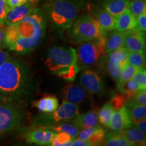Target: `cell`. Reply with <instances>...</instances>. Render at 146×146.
Wrapping results in <instances>:
<instances>
[{"label": "cell", "instance_id": "obj_34", "mask_svg": "<svg viewBox=\"0 0 146 146\" xmlns=\"http://www.w3.org/2000/svg\"><path fill=\"white\" fill-rule=\"evenodd\" d=\"M127 63L125 64H113L110 62H108L107 70L108 72L114 79L118 80L119 78L120 74L125 68V66Z\"/></svg>", "mask_w": 146, "mask_h": 146}, {"label": "cell", "instance_id": "obj_5", "mask_svg": "<svg viewBox=\"0 0 146 146\" xmlns=\"http://www.w3.org/2000/svg\"><path fill=\"white\" fill-rule=\"evenodd\" d=\"M75 20L70 31L71 40L73 43H81L106 36V31L91 16L83 15Z\"/></svg>", "mask_w": 146, "mask_h": 146}, {"label": "cell", "instance_id": "obj_33", "mask_svg": "<svg viewBox=\"0 0 146 146\" xmlns=\"http://www.w3.org/2000/svg\"><path fill=\"white\" fill-rule=\"evenodd\" d=\"M145 55L141 53L138 52H130L127 58V63L129 64L135 66L137 67H142L145 64Z\"/></svg>", "mask_w": 146, "mask_h": 146}, {"label": "cell", "instance_id": "obj_31", "mask_svg": "<svg viewBox=\"0 0 146 146\" xmlns=\"http://www.w3.org/2000/svg\"><path fill=\"white\" fill-rule=\"evenodd\" d=\"M126 100L127 106L131 108L136 105L146 104V89H139L133 98Z\"/></svg>", "mask_w": 146, "mask_h": 146}, {"label": "cell", "instance_id": "obj_19", "mask_svg": "<svg viewBox=\"0 0 146 146\" xmlns=\"http://www.w3.org/2000/svg\"><path fill=\"white\" fill-rule=\"evenodd\" d=\"M132 145H145V133H143L137 127H131L120 131Z\"/></svg>", "mask_w": 146, "mask_h": 146}, {"label": "cell", "instance_id": "obj_14", "mask_svg": "<svg viewBox=\"0 0 146 146\" xmlns=\"http://www.w3.org/2000/svg\"><path fill=\"white\" fill-rule=\"evenodd\" d=\"M91 16L106 31L115 30L116 18L103 8H94L91 11Z\"/></svg>", "mask_w": 146, "mask_h": 146}, {"label": "cell", "instance_id": "obj_36", "mask_svg": "<svg viewBox=\"0 0 146 146\" xmlns=\"http://www.w3.org/2000/svg\"><path fill=\"white\" fill-rule=\"evenodd\" d=\"M127 98L124 94H117L112 98L111 101L110 102V104L112 105L114 110H118L120 108L123 106L124 104L126 102Z\"/></svg>", "mask_w": 146, "mask_h": 146}, {"label": "cell", "instance_id": "obj_26", "mask_svg": "<svg viewBox=\"0 0 146 146\" xmlns=\"http://www.w3.org/2000/svg\"><path fill=\"white\" fill-rule=\"evenodd\" d=\"M50 129H52L56 133L64 132L67 133L72 139L76 138L80 132V129L78 127H76L75 125L66 123H62L59 125L51 127H50Z\"/></svg>", "mask_w": 146, "mask_h": 146}, {"label": "cell", "instance_id": "obj_7", "mask_svg": "<svg viewBox=\"0 0 146 146\" xmlns=\"http://www.w3.org/2000/svg\"><path fill=\"white\" fill-rule=\"evenodd\" d=\"M21 114L16 108L0 104V135L13 130L21 124Z\"/></svg>", "mask_w": 146, "mask_h": 146}, {"label": "cell", "instance_id": "obj_10", "mask_svg": "<svg viewBox=\"0 0 146 146\" xmlns=\"http://www.w3.org/2000/svg\"><path fill=\"white\" fill-rule=\"evenodd\" d=\"M132 124L133 122L128 108L125 106H123L113 113L109 128L114 132H120L124 129L131 127Z\"/></svg>", "mask_w": 146, "mask_h": 146}, {"label": "cell", "instance_id": "obj_23", "mask_svg": "<svg viewBox=\"0 0 146 146\" xmlns=\"http://www.w3.org/2000/svg\"><path fill=\"white\" fill-rule=\"evenodd\" d=\"M129 52L125 47L108 53V60L113 64H125L127 63V58Z\"/></svg>", "mask_w": 146, "mask_h": 146}, {"label": "cell", "instance_id": "obj_21", "mask_svg": "<svg viewBox=\"0 0 146 146\" xmlns=\"http://www.w3.org/2000/svg\"><path fill=\"white\" fill-rule=\"evenodd\" d=\"M33 104L41 112L52 113L57 110L59 104L56 97L47 96L39 100V101L34 102Z\"/></svg>", "mask_w": 146, "mask_h": 146}, {"label": "cell", "instance_id": "obj_3", "mask_svg": "<svg viewBox=\"0 0 146 146\" xmlns=\"http://www.w3.org/2000/svg\"><path fill=\"white\" fill-rule=\"evenodd\" d=\"M45 65L51 72L69 81H72L75 78L79 70L76 52L72 47L50 48Z\"/></svg>", "mask_w": 146, "mask_h": 146}, {"label": "cell", "instance_id": "obj_20", "mask_svg": "<svg viewBox=\"0 0 146 146\" xmlns=\"http://www.w3.org/2000/svg\"><path fill=\"white\" fill-rule=\"evenodd\" d=\"M125 32L118 31L113 33L106 39L105 50L106 53L112 52L123 47L124 40H125Z\"/></svg>", "mask_w": 146, "mask_h": 146}, {"label": "cell", "instance_id": "obj_24", "mask_svg": "<svg viewBox=\"0 0 146 146\" xmlns=\"http://www.w3.org/2000/svg\"><path fill=\"white\" fill-rule=\"evenodd\" d=\"M114 111V109L113 108L112 105L110 104V102H108L100 109L99 112L98 113V121L106 127H109L111 118Z\"/></svg>", "mask_w": 146, "mask_h": 146}, {"label": "cell", "instance_id": "obj_6", "mask_svg": "<svg viewBox=\"0 0 146 146\" xmlns=\"http://www.w3.org/2000/svg\"><path fill=\"white\" fill-rule=\"evenodd\" d=\"M106 36L97 38L81 43L76 55L77 61L84 66L100 63L106 56Z\"/></svg>", "mask_w": 146, "mask_h": 146}, {"label": "cell", "instance_id": "obj_8", "mask_svg": "<svg viewBox=\"0 0 146 146\" xmlns=\"http://www.w3.org/2000/svg\"><path fill=\"white\" fill-rule=\"evenodd\" d=\"M123 47L130 52L145 54V41L143 31L137 28L126 31Z\"/></svg>", "mask_w": 146, "mask_h": 146}, {"label": "cell", "instance_id": "obj_11", "mask_svg": "<svg viewBox=\"0 0 146 146\" xmlns=\"http://www.w3.org/2000/svg\"><path fill=\"white\" fill-rule=\"evenodd\" d=\"M79 113V109L76 104L64 101L52 114L49 115L54 122H66L72 119Z\"/></svg>", "mask_w": 146, "mask_h": 146}, {"label": "cell", "instance_id": "obj_44", "mask_svg": "<svg viewBox=\"0 0 146 146\" xmlns=\"http://www.w3.org/2000/svg\"><path fill=\"white\" fill-rule=\"evenodd\" d=\"M4 36H5L4 31H3V29H1V28H0V43L2 41L3 38H4Z\"/></svg>", "mask_w": 146, "mask_h": 146}, {"label": "cell", "instance_id": "obj_12", "mask_svg": "<svg viewBox=\"0 0 146 146\" xmlns=\"http://www.w3.org/2000/svg\"><path fill=\"white\" fill-rule=\"evenodd\" d=\"M56 133L47 129H36L29 133L27 137V141L29 143L39 145H51L52 140Z\"/></svg>", "mask_w": 146, "mask_h": 146}, {"label": "cell", "instance_id": "obj_30", "mask_svg": "<svg viewBox=\"0 0 146 146\" xmlns=\"http://www.w3.org/2000/svg\"><path fill=\"white\" fill-rule=\"evenodd\" d=\"M105 131L102 128L98 126L96 131L91 134V135L87 139V140L92 145H100L102 143H105Z\"/></svg>", "mask_w": 146, "mask_h": 146}, {"label": "cell", "instance_id": "obj_45", "mask_svg": "<svg viewBox=\"0 0 146 146\" xmlns=\"http://www.w3.org/2000/svg\"><path fill=\"white\" fill-rule=\"evenodd\" d=\"M5 100H6V98L3 96L2 94L1 93V91H0V104L5 103Z\"/></svg>", "mask_w": 146, "mask_h": 146}, {"label": "cell", "instance_id": "obj_15", "mask_svg": "<svg viewBox=\"0 0 146 146\" xmlns=\"http://www.w3.org/2000/svg\"><path fill=\"white\" fill-rule=\"evenodd\" d=\"M63 95L67 102L78 104L84 101L87 96L85 88L74 84H67L63 88Z\"/></svg>", "mask_w": 146, "mask_h": 146}, {"label": "cell", "instance_id": "obj_9", "mask_svg": "<svg viewBox=\"0 0 146 146\" xmlns=\"http://www.w3.org/2000/svg\"><path fill=\"white\" fill-rule=\"evenodd\" d=\"M81 83L83 87L91 94L101 92L104 87L102 78L98 73L91 70L83 72L81 76Z\"/></svg>", "mask_w": 146, "mask_h": 146}, {"label": "cell", "instance_id": "obj_35", "mask_svg": "<svg viewBox=\"0 0 146 146\" xmlns=\"http://www.w3.org/2000/svg\"><path fill=\"white\" fill-rule=\"evenodd\" d=\"M133 79L137 83L139 89H146V72L143 68H140L134 74Z\"/></svg>", "mask_w": 146, "mask_h": 146}, {"label": "cell", "instance_id": "obj_4", "mask_svg": "<svg viewBox=\"0 0 146 146\" xmlns=\"http://www.w3.org/2000/svg\"><path fill=\"white\" fill-rule=\"evenodd\" d=\"M78 12V5L70 0H52L47 5V16L53 25L60 29L72 27Z\"/></svg>", "mask_w": 146, "mask_h": 146}, {"label": "cell", "instance_id": "obj_41", "mask_svg": "<svg viewBox=\"0 0 146 146\" xmlns=\"http://www.w3.org/2000/svg\"><path fill=\"white\" fill-rule=\"evenodd\" d=\"M28 1L29 0H7V4L10 8H12L18 5H23L28 2Z\"/></svg>", "mask_w": 146, "mask_h": 146}, {"label": "cell", "instance_id": "obj_17", "mask_svg": "<svg viewBox=\"0 0 146 146\" xmlns=\"http://www.w3.org/2000/svg\"><path fill=\"white\" fill-rule=\"evenodd\" d=\"M129 0H103L102 7L116 18L129 8Z\"/></svg>", "mask_w": 146, "mask_h": 146}, {"label": "cell", "instance_id": "obj_27", "mask_svg": "<svg viewBox=\"0 0 146 146\" xmlns=\"http://www.w3.org/2000/svg\"><path fill=\"white\" fill-rule=\"evenodd\" d=\"M129 115L135 124L138 123L141 120L146 118V106L145 105H136L128 109Z\"/></svg>", "mask_w": 146, "mask_h": 146}, {"label": "cell", "instance_id": "obj_16", "mask_svg": "<svg viewBox=\"0 0 146 146\" xmlns=\"http://www.w3.org/2000/svg\"><path fill=\"white\" fill-rule=\"evenodd\" d=\"M115 18V30H117L118 31L126 32L136 28L137 19L130 12L129 8Z\"/></svg>", "mask_w": 146, "mask_h": 146}, {"label": "cell", "instance_id": "obj_39", "mask_svg": "<svg viewBox=\"0 0 146 146\" xmlns=\"http://www.w3.org/2000/svg\"><path fill=\"white\" fill-rule=\"evenodd\" d=\"M136 28L142 31H145L146 29V13L142 14L137 18Z\"/></svg>", "mask_w": 146, "mask_h": 146}, {"label": "cell", "instance_id": "obj_32", "mask_svg": "<svg viewBox=\"0 0 146 146\" xmlns=\"http://www.w3.org/2000/svg\"><path fill=\"white\" fill-rule=\"evenodd\" d=\"M73 139L67 133L60 132L56 133L51 145L53 146H66L70 145Z\"/></svg>", "mask_w": 146, "mask_h": 146}, {"label": "cell", "instance_id": "obj_22", "mask_svg": "<svg viewBox=\"0 0 146 146\" xmlns=\"http://www.w3.org/2000/svg\"><path fill=\"white\" fill-rule=\"evenodd\" d=\"M108 146H131L125 137L120 132L109 133L105 137V144Z\"/></svg>", "mask_w": 146, "mask_h": 146}, {"label": "cell", "instance_id": "obj_18", "mask_svg": "<svg viewBox=\"0 0 146 146\" xmlns=\"http://www.w3.org/2000/svg\"><path fill=\"white\" fill-rule=\"evenodd\" d=\"M73 124L80 129L98 126V113L94 110L78 115L74 120Z\"/></svg>", "mask_w": 146, "mask_h": 146}, {"label": "cell", "instance_id": "obj_43", "mask_svg": "<svg viewBox=\"0 0 146 146\" xmlns=\"http://www.w3.org/2000/svg\"><path fill=\"white\" fill-rule=\"evenodd\" d=\"M137 127L140 131H142L143 133H146V121L145 119H143L141 120L140 122H139L138 123L136 124Z\"/></svg>", "mask_w": 146, "mask_h": 146}, {"label": "cell", "instance_id": "obj_42", "mask_svg": "<svg viewBox=\"0 0 146 146\" xmlns=\"http://www.w3.org/2000/svg\"><path fill=\"white\" fill-rule=\"evenodd\" d=\"M9 58H10V56H9L8 53L4 52V51L0 50V66L3 62H5Z\"/></svg>", "mask_w": 146, "mask_h": 146}, {"label": "cell", "instance_id": "obj_37", "mask_svg": "<svg viewBox=\"0 0 146 146\" xmlns=\"http://www.w3.org/2000/svg\"><path fill=\"white\" fill-rule=\"evenodd\" d=\"M10 8L7 4V0H0V25L5 23Z\"/></svg>", "mask_w": 146, "mask_h": 146}, {"label": "cell", "instance_id": "obj_28", "mask_svg": "<svg viewBox=\"0 0 146 146\" xmlns=\"http://www.w3.org/2000/svg\"><path fill=\"white\" fill-rule=\"evenodd\" d=\"M129 10L137 19L146 12L145 0H129Z\"/></svg>", "mask_w": 146, "mask_h": 146}, {"label": "cell", "instance_id": "obj_2", "mask_svg": "<svg viewBox=\"0 0 146 146\" xmlns=\"http://www.w3.org/2000/svg\"><path fill=\"white\" fill-rule=\"evenodd\" d=\"M28 78L27 68L18 60L9 58L0 66V91L6 100L21 95Z\"/></svg>", "mask_w": 146, "mask_h": 146}, {"label": "cell", "instance_id": "obj_13", "mask_svg": "<svg viewBox=\"0 0 146 146\" xmlns=\"http://www.w3.org/2000/svg\"><path fill=\"white\" fill-rule=\"evenodd\" d=\"M33 10V5L30 2H27L23 5L10 8L5 23L8 26L14 25L31 14Z\"/></svg>", "mask_w": 146, "mask_h": 146}, {"label": "cell", "instance_id": "obj_38", "mask_svg": "<svg viewBox=\"0 0 146 146\" xmlns=\"http://www.w3.org/2000/svg\"><path fill=\"white\" fill-rule=\"evenodd\" d=\"M98 126L94 127H90V128H85V129H82L81 131H80L78 135V138L81 139H85L87 140L89 137L93 133L96 131Z\"/></svg>", "mask_w": 146, "mask_h": 146}, {"label": "cell", "instance_id": "obj_29", "mask_svg": "<svg viewBox=\"0 0 146 146\" xmlns=\"http://www.w3.org/2000/svg\"><path fill=\"white\" fill-rule=\"evenodd\" d=\"M119 90L127 96V99H130L135 96L137 92L139 91V87L136 81L132 78L128 81Z\"/></svg>", "mask_w": 146, "mask_h": 146}, {"label": "cell", "instance_id": "obj_1", "mask_svg": "<svg viewBox=\"0 0 146 146\" xmlns=\"http://www.w3.org/2000/svg\"><path fill=\"white\" fill-rule=\"evenodd\" d=\"M44 16L36 9L5 33L3 39L9 50L18 54H27L37 47L45 34Z\"/></svg>", "mask_w": 146, "mask_h": 146}, {"label": "cell", "instance_id": "obj_25", "mask_svg": "<svg viewBox=\"0 0 146 146\" xmlns=\"http://www.w3.org/2000/svg\"><path fill=\"white\" fill-rule=\"evenodd\" d=\"M141 68L142 67L135 66L129 64L127 63V64L125 66V68L123 69V72H122L121 74H120L119 78L118 79V89L121 88L128 81L132 79L134 74Z\"/></svg>", "mask_w": 146, "mask_h": 146}, {"label": "cell", "instance_id": "obj_40", "mask_svg": "<svg viewBox=\"0 0 146 146\" xmlns=\"http://www.w3.org/2000/svg\"><path fill=\"white\" fill-rule=\"evenodd\" d=\"M72 146H91L88 140L81 139H73L71 145Z\"/></svg>", "mask_w": 146, "mask_h": 146}]
</instances>
